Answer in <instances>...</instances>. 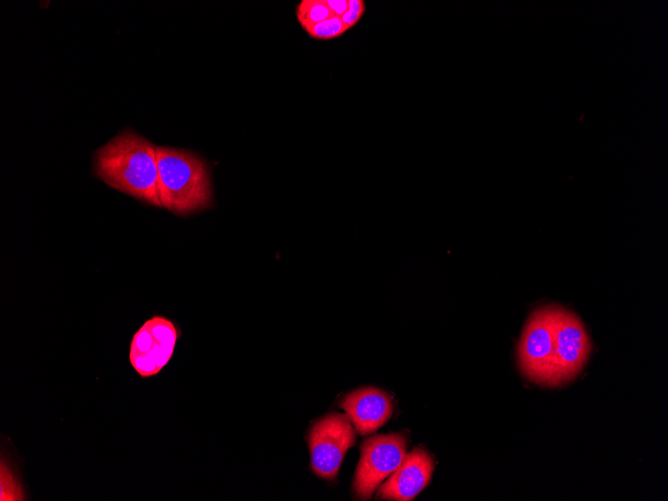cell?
I'll list each match as a JSON object with an SVG mask.
<instances>
[{"label": "cell", "mask_w": 668, "mask_h": 501, "mask_svg": "<svg viewBox=\"0 0 668 501\" xmlns=\"http://www.w3.org/2000/svg\"><path fill=\"white\" fill-rule=\"evenodd\" d=\"M156 147L145 137L124 130L95 151L94 174L115 190L162 207Z\"/></svg>", "instance_id": "obj_1"}, {"label": "cell", "mask_w": 668, "mask_h": 501, "mask_svg": "<svg viewBox=\"0 0 668 501\" xmlns=\"http://www.w3.org/2000/svg\"><path fill=\"white\" fill-rule=\"evenodd\" d=\"M158 196L162 207L178 215H188L212 205L209 170L196 154L157 146Z\"/></svg>", "instance_id": "obj_2"}, {"label": "cell", "mask_w": 668, "mask_h": 501, "mask_svg": "<svg viewBox=\"0 0 668 501\" xmlns=\"http://www.w3.org/2000/svg\"><path fill=\"white\" fill-rule=\"evenodd\" d=\"M556 305L535 309L529 316L518 344V364L523 375L552 387Z\"/></svg>", "instance_id": "obj_3"}, {"label": "cell", "mask_w": 668, "mask_h": 501, "mask_svg": "<svg viewBox=\"0 0 668 501\" xmlns=\"http://www.w3.org/2000/svg\"><path fill=\"white\" fill-rule=\"evenodd\" d=\"M354 443L355 431L347 415L332 413L316 421L308 435L314 473L324 479H334Z\"/></svg>", "instance_id": "obj_4"}, {"label": "cell", "mask_w": 668, "mask_h": 501, "mask_svg": "<svg viewBox=\"0 0 668 501\" xmlns=\"http://www.w3.org/2000/svg\"><path fill=\"white\" fill-rule=\"evenodd\" d=\"M405 455L406 439L402 434H378L364 440L353 483L355 495L363 500L371 498Z\"/></svg>", "instance_id": "obj_5"}, {"label": "cell", "mask_w": 668, "mask_h": 501, "mask_svg": "<svg viewBox=\"0 0 668 501\" xmlns=\"http://www.w3.org/2000/svg\"><path fill=\"white\" fill-rule=\"evenodd\" d=\"M590 351L591 342L579 317L556 305L552 387L573 380L587 363Z\"/></svg>", "instance_id": "obj_6"}, {"label": "cell", "mask_w": 668, "mask_h": 501, "mask_svg": "<svg viewBox=\"0 0 668 501\" xmlns=\"http://www.w3.org/2000/svg\"><path fill=\"white\" fill-rule=\"evenodd\" d=\"M178 331L172 321L163 316L148 319L133 335L129 361L144 378L157 375L171 359Z\"/></svg>", "instance_id": "obj_7"}, {"label": "cell", "mask_w": 668, "mask_h": 501, "mask_svg": "<svg viewBox=\"0 0 668 501\" xmlns=\"http://www.w3.org/2000/svg\"><path fill=\"white\" fill-rule=\"evenodd\" d=\"M433 468L428 452L420 447L414 448L379 487L378 496L385 500H412L428 484Z\"/></svg>", "instance_id": "obj_8"}, {"label": "cell", "mask_w": 668, "mask_h": 501, "mask_svg": "<svg viewBox=\"0 0 668 501\" xmlns=\"http://www.w3.org/2000/svg\"><path fill=\"white\" fill-rule=\"evenodd\" d=\"M356 431L364 436L384 425L392 415V401L380 389L365 387L350 392L340 403Z\"/></svg>", "instance_id": "obj_9"}, {"label": "cell", "mask_w": 668, "mask_h": 501, "mask_svg": "<svg viewBox=\"0 0 668 501\" xmlns=\"http://www.w3.org/2000/svg\"><path fill=\"white\" fill-rule=\"evenodd\" d=\"M300 25L307 30L311 26L334 16L326 0H302L296 7Z\"/></svg>", "instance_id": "obj_10"}, {"label": "cell", "mask_w": 668, "mask_h": 501, "mask_svg": "<svg viewBox=\"0 0 668 501\" xmlns=\"http://www.w3.org/2000/svg\"><path fill=\"white\" fill-rule=\"evenodd\" d=\"M23 489L12 469L4 459L1 460V501L24 500Z\"/></svg>", "instance_id": "obj_11"}, {"label": "cell", "mask_w": 668, "mask_h": 501, "mask_svg": "<svg viewBox=\"0 0 668 501\" xmlns=\"http://www.w3.org/2000/svg\"><path fill=\"white\" fill-rule=\"evenodd\" d=\"M305 31L312 38L329 40L341 36L347 31V29L343 25L341 17L333 16L311 26Z\"/></svg>", "instance_id": "obj_12"}, {"label": "cell", "mask_w": 668, "mask_h": 501, "mask_svg": "<svg viewBox=\"0 0 668 501\" xmlns=\"http://www.w3.org/2000/svg\"><path fill=\"white\" fill-rule=\"evenodd\" d=\"M365 12V3L362 0H348V10L341 16L345 28L348 30L356 25Z\"/></svg>", "instance_id": "obj_13"}, {"label": "cell", "mask_w": 668, "mask_h": 501, "mask_svg": "<svg viewBox=\"0 0 668 501\" xmlns=\"http://www.w3.org/2000/svg\"><path fill=\"white\" fill-rule=\"evenodd\" d=\"M326 4L334 16L341 17L348 10L347 0H326Z\"/></svg>", "instance_id": "obj_14"}]
</instances>
